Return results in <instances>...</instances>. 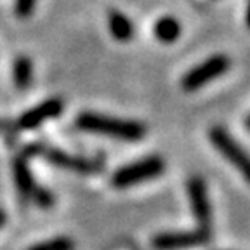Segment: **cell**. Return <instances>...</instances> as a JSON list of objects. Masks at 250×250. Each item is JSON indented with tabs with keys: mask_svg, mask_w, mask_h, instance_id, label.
Instances as JSON below:
<instances>
[{
	"mask_svg": "<svg viewBox=\"0 0 250 250\" xmlns=\"http://www.w3.org/2000/svg\"><path fill=\"white\" fill-rule=\"evenodd\" d=\"M77 127L87 132L115 137V139L127 141V143L143 139L146 134V127L141 122L124 120V118L108 117V115L92 113V111H83L78 115Z\"/></svg>",
	"mask_w": 250,
	"mask_h": 250,
	"instance_id": "cell-1",
	"label": "cell"
},
{
	"mask_svg": "<svg viewBox=\"0 0 250 250\" xmlns=\"http://www.w3.org/2000/svg\"><path fill=\"white\" fill-rule=\"evenodd\" d=\"M208 139L212 146L242 174V177L250 184V153L234 139L226 129L214 125L208 130Z\"/></svg>",
	"mask_w": 250,
	"mask_h": 250,
	"instance_id": "cell-2",
	"label": "cell"
},
{
	"mask_svg": "<svg viewBox=\"0 0 250 250\" xmlns=\"http://www.w3.org/2000/svg\"><path fill=\"white\" fill-rule=\"evenodd\" d=\"M165 162L162 156L151 155L146 158H141L137 162H132L129 165L120 167L111 177V184L115 188H130L136 184L146 183L149 179H155L164 172Z\"/></svg>",
	"mask_w": 250,
	"mask_h": 250,
	"instance_id": "cell-3",
	"label": "cell"
},
{
	"mask_svg": "<svg viewBox=\"0 0 250 250\" xmlns=\"http://www.w3.org/2000/svg\"><path fill=\"white\" fill-rule=\"evenodd\" d=\"M231 66V61L224 54H214L205 61L198 62L191 70H188L184 77L181 78V87L186 92H195L202 89L207 83H210L215 78L223 77Z\"/></svg>",
	"mask_w": 250,
	"mask_h": 250,
	"instance_id": "cell-4",
	"label": "cell"
},
{
	"mask_svg": "<svg viewBox=\"0 0 250 250\" xmlns=\"http://www.w3.org/2000/svg\"><path fill=\"white\" fill-rule=\"evenodd\" d=\"M210 238V231L196 228L189 231H170L160 233L151 240V247L155 250H184L207 243Z\"/></svg>",
	"mask_w": 250,
	"mask_h": 250,
	"instance_id": "cell-5",
	"label": "cell"
},
{
	"mask_svg": "<svg viewBox=\"0 0 250 250\" xmlns=\"http://www.w3.org/2000/svg\"><path fill=\"white\" fill-rule=\"evenodd\" d=\"M188 200H189L191 214L196 219L198 228L208 229L212 221V208L210 200H208L207 186H205L202 177L195 176L188 181Z\"/></svg>",
	"mask_w": 250,
	"mask_h": 250,
	"instance_id": "cell-6",
	"label": "cell"
},
{
	"mask_svg": "<svg viewBox=\"0 0 250 250\" xmlns=\"http://www.w3.org/2000/svg\"><path fill=\"white\" fill-rule=\"evenodd\" d=\"M30 151L37 153V155H42L43 158H47L51 164L58 165V167L68 168V170L78 172V174H90V172H96L99 168V165L96 162L89 160V158L70 155V153L49 148V146H31Z\"/></svg>",
	"mask_w": 250,
	"mask_h": 250,
	"instance_id": "cell-7",
	"label": "cell"
},
{
	"mask_svg": "<svg viewBox=\"0 0 250 250\" xmlns=\"http://www.w3.org/2000/svg\"><path fill=\"white\" fill-rule=\"evenodd\" d=\"M62 108H64V103L59 98H51L45 99L43 103L37 104L35 108L28 109L18 120V127L23 130H31L37 129L39 125H42L45 120H51L56 118L62 113Z\"/></svg>",
	"mask_w": 250,
	"mask_h": 250,
	"instance_id": "cell-8",
	"label": "cell"
},
{
	"mask_svg": "<svg viewBox=\"0 0 250 250\" xmlns=\"http://www.w3.org/2000/svg\"><path fill=\"white\" fill-rule=\"evenodd\" d=\"M12 172H14V181L18 186V191L23 198H31L37 189V184L31 176L30 167H28L26 156H18L12 164Z\"/></svg>",
	"mask_w": 250,
	"mask_h": 250,
	"instance_id": "cell-9",
	"label": "cell"
},
{
	"mask_svg": "<svg viewBox=\"0 0 250 250\" xmlns=\"http://www.w3.org/2000/svg\"><path fill=\"white\" fill-rule=\"evenodd\" d=\"M108 30L115 40L118 42H129L134 37V23L120 11L108 12Z\"/></svg>",
	"mask_w": 250,
	"mask_h": 250,
	"instance_id": "cell-10",
	"label": "cell"
},
{
	"mask_svg": "<svg viewBox=\"0 0 250 250\" xmlns=\"http://www.w3.org/2000/svg\"><path fill=\"white\" fill-rule=\"evenodd\" d=\"M181 23L172 16H164L153 26V33L162 43H174L181 37Z\"/></svg>",
	"mask_w": 250,
	"mask_h": 250,
	"instance_id": "cell-11",
	"label": "cell"
},
{
	"mask_svg": "<svg viewBox=\"0 0 250 250\" xmlns=\"http://www.w3.org/2000/svg\"><path fill=\"white\" fill-rule=\"evenodd\" d=\"M12 80L20 90H24L31 85L33 80V62L28 56H18L12 62Z\"/></svg>",
	"mask_w": 250,
	"mask_h": 250,
	"instance_id": "cell-12",
	"label": "cell"
},
{
	"mask_svg": "<svg viewBox=\"0 0 250 250\" xmlns=\"http://www.w3.org/2000/svg\"><path fill=\"white\" fill-rule=\"evenodd\" d=\"M73 242L66 236H58V238L47 240V242L37 243L28 250H73Z\"/></svg>",
	"mask_w": 250,
	"mask_h": 250,
	"instance_id": "cell-13",
	"label": "cell"
},
{
	"mask_svg": "<svg viewBox=\"0 0 250 250\" xmlns=\"http://www.w3.org/2000/svg\"><path fill=\"white\" fill-rule=\"evenodd\" d=\"M37 0H14V12L18 14V18L26 20L33 14Z\"/></svg>",
	"mask_w": 250,
	"mask_h": 250,
	"instance_id": "cell-14",
	"label": "cell"
},
{
	"mask_svg": "<svg viewBox=\"0 0 250 250\" xmlns=\"http://www.w3.org/2000/svg\"><path fill=\"white\" fill-rule=\"evenodd\" d=\"M31 200H33L37 205H40L42 208L52 207V203H54V196L47 191V189L39 188V186H37V189H35V193H33V196H31Z\"/></svg>",
	"mask_w": 250,
	"mask_h": 250,
	"instance_id": "cell-15",
	"label": "cell"
},
{
	"mask_svg": "<svg viewBox=\"0 0 250 250\" xmlns=\"http://www.w3.org/2000/svg\"><path fill=\"white\" fill-rule=\"evenodd\" d=\"M11 127H12L11 122H9V120H4V118H0V132H5V130H9Z\"/></svg>",
	"mask_w": 250,
	"mask_h": 250,
	"instance_id": "cell-16",
	"label": "cell"
},
{
	"mask_svg": "<svg viewBox=\"0 0 250 250\" xmlns=\"http://www.w3.org/2000/svg\"><path fill=\"white\" fill-rule=\"evenodd\" d=\"M245 24L250 30V0H249V4H247V9H245Z\"/></svg>",
	"mask_w": 250,
	"mask_h": 250,
	"instance_id": "cell-17",
	"label": "cell"
},
{
	"mask_svg": "<svg viewBox=\"0 0 250 250\" xmlns=\"http://www.w3.org/2000/svg\"><path fill=\"white\" fill-rule=\"evenodd\" d=\"M4 223H5V214L2 210H0V228L4 226Z\"/></svg>",
	"mask_w": 250,
	"mask_h": 250,
	"instance_id": "cell-18",
	"label": "cell"
},
{
	"mask_svg": "<svg viewBox=\"0 0 250 250\" xmlns=\"http://www.w3.org/2000/svg\"><path fill=\"white\" fill-rule=\"evenodd\" d=\"M245 127H247V130H250V115L245 118Z\"/></svg>",
	"mask_w": 250,
	"mask_h": 250,
	"instance_id": "cell-19",
	"label": "cell"
}]
</instances>
